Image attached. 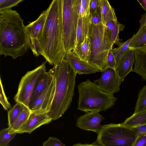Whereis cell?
<instances>
[{"mask_svg": "<svg viewBox=\"0 0 146 146\" xmlns=\"http://www.w3.org/2000/svg\"><path fill=\"white\" fill-rule=\"evenodd\" d=\"M22 104L17 102L8 112V125L10 127L14 123L21 112L24 106Z\"/></svg>", "mask_w": 146, "mask_h": 146, "instance_id": "25", "label": "cell"}, {"mask_svg": "<svg viewBox=\"0 0 146 146\" xmlns=\"http://www.w3.org/2000/svg\"><path fill=\"white\" fill-rule=\"evenodd\" d=\"M47 15V10L43 11L35 21L25 26L27 38L38 39L43 29Z\"/></svg>", "mask_w": 146, "mask_h": 146, "instance_id": "16", "label": "cell"}, {"mask_svg": "<svg viewBox=\"0 0 146 146\" xmlns=\"http://www.w3.org/2000/svg\"><path fill=\"white\" fill-rule=\"evenodd\" d=\"M97 134V142L102 146H134L138 137L122 123L103 125Z\"/></svg>", "mask_w": 146, "mask_h": 146, "instance_id": "6", "label": "cell"}, {"mask_svg": "<svg viewBox=\"0 0 146 146\" xmlns=\"http://www.w3.org/2000/svg\"><path fill=\"white\" fill-rule=\"evenodd\" d=\"M31 112L29 108L24 105L20 114L13 124L9 127L17 133L27 121Z\"/></svg>", "mask_w": 146, "mask_h": 146, "instance_id": "23", "label": "cell"}, {"mask_svg": "<svg viewBox=\"0 0 146 146\" xmlns=\"http://www.w3.org/2000/svg\"><path fill=\"white\" fill-rule=\"evenodd\" d=\"M102 23L105 25L112 20H117L114 9L108 0H100Z\"/></svg>", "mask_w": 146, "mask_h": 146, "instance_id": "20", "label": "cell"}, {"mask_svg": "<svg viewBox=\"0 0 146 146\" xmlns=\"http://www.w3.org/2000/svg\"><path fill=\"white\" fill-rule=\"evenodd\" d=\"M112 49L110 50L108 55V64L109 67L115 70L116 64L115 59L112 52Z\"/></svg>", "mask_w": 146, "mask_h": 146, "instance_id": "35", "label": "cell"}, {"mask_svg": "<svg viewBox=\"0 0 146 146\" xmlns=\"http://www.w3.org/2000/svg\"><path fill=\"white\" fill-rule=\"evenodd\" d=\"M134 62L133 51L129 48L121 56L115 69L122 81L130 72L133 71Z\"/></svg>", "mask_w": 146, "mask_h": 146, "instance_id": "13", "label": "cell"}, {"mask_svg": "<svg viewBox=\"0 0 146 146\" xmlns=\"http://www.w3.org/2000/svg\"><path fill=\"white\" fill-rule=\"evenodd\" d=\"M101 72L100 78L94 82L105 92L113 94L119 92V86L123 81L116 70L108 67Z\"/></svg>", "mask_w": 146, "mask_h": 146, "instance_id": "10", "label": "cell"}, {"mask_svg": "<svg viewBox=\"0 0 146 146\" xmlns=\"http://www.w3.org/2000/svg\"><path fill=\"white\" fill-rule=\"evenodd\" d=\"M17 133L11 128L2 129L0 131V146H9L10 141L14 138Z\"/></svg>", "mask_w": 146, "mask_h": 146, "instance_id": "26", "label": "cell"}, {"mask_svg": "<svg viewBox=\"0 0 146 146\" xmlns=\"http://www.w3.org/2000/svg\"><path fill=\"white\" fill-rule=\"evenodd\" d=\"M135 56L134 72L146 80V46L133 49Z\"/></svg>", "mask_w": 146, "mask_h": 146, "instance_id": "17", "label": "cell"}, {"mask_svg": "<svg viewBox=\"0 0 146 146\" xmlns=\"http://www.w3.org/2000/svg\"><path fill=\"white\" fill-rule=\"evenodd\" d=\"M46 62H43L34 69L28 72L22 77L14 98L16 102L21 103L29 108L36 82L38 77L46 72Z\"/></svg>", "mask_w": 146, "mask_h": 146, "instance_id": "8", "label": "cell"}, {"mask_svg": "<svg viewBox=\"0 0 146 146\" xmlns=\"http://www.w3.org/2000/svg\"><path fill=\"white\" fill-rule=\"evenodd\" d=\"M136 136L138 137L146 135V124L131 128Z\"/></svg>", "mask_w": 146, "mask_h": 146, "instance_id": "33", "label": "cell"}, {"mask_svg": "<svg viewBox=\"0 0 146 146\" xmlns=\"http://www.w3.org/2000/svg\"><path fill=\"white\" fill-rule=\"evenodd\" d=\"M140 26L137 33H139L146 27V13L142 15L139 20Z\"/></svg>", "mask_w": 146, "mask_h": 146, "instance_id": "37", "label": "cell"}, {"mask_svg": "<svg viewBox=\"0 0 146 146\" xmlns=\"http://www.w3.org/2000/svg\"><path fill=\"white\" fill-rule=\"evenodd\" d=\"M0 79V102L4 109L8 110L11 108V105L5 95L1 78Z\"/></svg>", "mask_w": 146, "mask_h": 146, "instance_id": "31", "label": "cell"}, {"mask_svg": "<svg viewBox=\"0 0 146 146\" xmlns=\"http://www.w3.org/2000/svg\"><path fill=\"white\" fill-rule=\"evenodd\" d=\"M92 23L96 25L102 22V16L100 7L95 13L92 16Z\"/></svg>", "mask_w": 146, "mask_h": 146, "instance_id": "34", "label": "cell"}, {"mask_svg": "<svg viewBox=\"0 0 146 146\" xmlns=\"http://www.w3.org/2000/svg\"><path fill=\"white\" fill-rule=\"evenodd\" d=\"M97 111L86 112L84 114L79 117L76 121V126L86 131H90L97 133L103 127L101 122L104 117Z\"/></svg>", "mask_w": 146, "mask_h": 146, "instance_id": "11", "label": "cell"}, {"mask_svg": "<svg viewBox=\"0 0 146 146\" xmlns=\"http://www.w3.org/2000/svg\"><path fill=\"white\" fill-rule=\"evenodd\" d=\"M42 146H66L58 138L50 137L48 139L44 141Z\"/></svg>", "mask_w": 146, "mask_h": 146, "instance_id": "32", "label": "cell"}, {"mask_svg": "<svg viewBox=\"0 0 146 146\" xmlns=\"http://www.w3.org/2000/svg\"><path fill=\"white\" fill-rule=\"evenodd\" d=\"M79 74H90L101 72L77 57L72 51L66 53L64 58Z\"/></svg>", "mask_w": 146, "mask_h": 146, "instance_id": "14", "label": "cell"}, {"mask_svg": "<svg viewBox=\"0 0 146 146\" xmlns=\"http://www.w3.org/2000/svg\"><path fill=\"white\" fill-rule=\"evenodd\" d=\"M47 10L43 30L38 39L42 48V56L50 65H55L65 58L62 26V0H53Z\"/></svg>", "mask_w": 146, "mask_h": 146, "instance_id": "1", "label": "cell"}, {"mask_svg": "<svg viewBox=\"0 0 146 146\" xmlns=\"http://www.w3.org/2000/svg\"><path fill=\"white\" fill-rule=\"evenodd\" d=\"M121 123L131 128L146 124V108L141 111L134 113Z\"/></svg>", "mask_w": 146, "mask_h": 146, "instance_id": "21", "label": "cell"}, {"mask_svg": "<svg viewBox=\"0 0 146 146\" xmlns=\"http://www.w3.org/2000/svg\"><path fill=\"white\" fill-rule=\"evenodd\" d=\"M72 146H102L100 145L96 144L95 143H93L91 144H83L81 143H78L75 144Z\"/></svg>", "mask_w": 146, "mask_h": 146, "instance_id": "39", "label": "cell"}, {"mask_svg": "<svg viewBox=\"0 0 146 146\" xmlns=\"http://www.w3.org/2000/svg\"><path fill=\"white\" fill-rule=\"evenodd\" d=\"M88 36L91 39L92 52L88 63L102 72L109 67L108 55L113 47L110 31L102 22L92 23Z\"/></svg>", "mask_w": 146, "mask_h": 146, "instance_id": "5", "label": "cell"}, {"mask_svg": "<svg viewBox=\"0 0 146 146\" xmlns=\"http://www.w3.org/2000/svg\"><path fill=\"white\" fill-rule=\"evenodd\" d=\"M137 1L146 13V0H137Z\"/></svg>", "mask_w": 146, "mask_h": 146, "instance_id": "40", "label": "cell"}, {"mask_svg": "<svg viewBox=\"0 0 146 146\" xmlns=\"http://www.w3.org/2000/svg\"><path fill=\"white\" fill-rule=\"evenodd\" d=\"M105 25L110 30L111 36L112 45L119 46L122 44L119 38L120 31L123 30L124 26L117 20H112L108 22Z\"/></svg>", "mask_w": 146, "mask_h": 146, "instance_id": "22", "label": "cell"}, {"mask_svg": "<svg viewBox=\"0 0 146 146\" xmlns=\"http://www.w3.org/2000/svg\"><path fill=\"white\" fill-rule=\"evenodd\" d=\"M132 38H131L121 44L117 48L112 50V52L114 56L116 65L121 55L129 48Z\"/></svg>", "mask_w": 146, "mask_h": 146, "instance_id": "29", "label": "cell"}, {"mask_svg": "<svg viewBox=\"0 0 146 146\" xmlns=\"http://www.w3.org/2000/svg\"><path fill=\"white\" fill-rule=\"evenodd\" d=\"M146 108V85L141 89L138 94L134 113L141 111Z\"/></svg>", "mask_w": 146, "mask_h": 146, "instance_id": "27", "label": "cell"}, {"mask_svg": "<svg viewBox=\"0 0 146 146\" xmlns=\"http://www.w3.org/2000/svg\"><path fill=\"white\" fill-rule=\"evenodd\" d=\"M50 76V73L48 71L43 73L38 77L35 83L32 94L29 106L33 104L45 89L48 82Z\"/></svg>", "mask_w": 146, "mask_h": 146, "instance_id": "19", "label": "cell"}, {"mask_svg": "<svg viewBox=\"0 0 146 146\" xmlns=\"http://www.w3.org/2000/svg\"><path fill=\"white\" fill-rule=\"evenodd\" d=\"M132 38L129 49L133 50L146 46V27L140 32L134 34Z\"/></svg>", "mask_w": 146, "mask_h": 146, "instance_id": "24", "label": "cell"}, {"mask_svg": "<svg viewBox=\"0 0 146 146\" xmlns=\"http://www.w3.org/2000/svg\"><path fill=\"white\" fill-rule=\"evenodd\" d=\"M49 71L56 80L54 98L47 114L52 120L58 119L69 108L74 94L77 73L64 58Z\"/></svg>", "mask_w": 146, "mask_h": 146, "instance_id": "3", "label": "cell"}, {"mask_svg": "<svg viewBox=\"0 0 146 146\" xmlns=\"http://www.w3.org/2000/svg\"><path fill=\"white\" fill-rule=\"evenodd\" d=\"M100 7V0H91L90 11L92 16L95 13Z\"/></svg>", "mask_w": 146, "mask_h": 146, "instance_id": "36", "label": "cell"}, {"mask_svg": "<svg viewBox=\"0 0 146 146\" xmlns=\"http://www.w3.org/2000/svg\"><path fill=\"white\" fill-rule=\"evenodd\" d=\"M23 20L17 11H0V54L13 59L22 56L28 50Z\"/></svg>", "mask_w": 146, "mask_h": 146, "instance_id": "2", "label": "cell"}, {"mask_svg": "<svg viewBox=\"0 0 146 146\" xmlns=\"http://www.w3.org/2000/svg\"><path fill=\"white\" fill-rule=\"evenodd\" d=\"M27 40L28 47L31 49L34 55L36 56L40 55L42 56L43 50L38 39L27 38Z\"/></svg>", "mask_w": 146, "mask_h": 146, "instance_id": "28", "label": "cell"}, {"mask_svg": "<svg viewBox=\"0 0 146 146\" xmlns=\"http://www.w3.org/2000/svg\"><path fill=\"white\" fill-rule=\"evenodd\" d=\"M92 23V15L90 13L83 17L79 15L76 31V46L82 43L88 36Z\"/></svg>", "mask_w": 146, "mask_h": 146, "instance_id": "15", "label": "cell"}, {"mask_svg": "<svg viewBox=\"0 0 146 146\" xmlns=\"http://www.w3.org/2000/svg\"><path fill=\"white\" fill-rule=\"evenodd\" d=\"M77 0H62V26L64 46L66 54L76 46L78 14Z\"/></svg>", "mask_w": 146, "mask_h": 146, "instance_id": "7", "label": "cell"}, {"mask_svg": "<svg viewBox=\"0 0 146 146\" xmlns=\"http://www.w3.org/2000/svg\"><path fill=\"white\" fill-rule=\"evenodd\" d=\"M23 0H0V11L11 9L23 1Z\"/></svg>", "mask_w": 146, "mask_h": 146, "instance_id": "30", "label": "cell"}, {"mask_svg": "<svg viewBox=\"0 0 146 146\" xmlns=\"http://www.w3.org/2000/svg\"><path fill=\"white\" fill-rule=\"evenodd\" d=\"M52 120L46 113L31 112L28 119L17 133H31L40 126L50 123Z\"/></svg>", "mask_w": 146, "mask_h": 146, "instance_id": "12", "label": "cell"}, {"mask_svg": "<svg viewBox=\"0 0 146 146\" xmlns=\"http://www.w3.org/2000/svg\"><path fill=\"white\" fill-rule=\"evenodd\" d=\"M72 52L80 59L88 63L92 52L90 38L87 36L82 43L75 47Z\"/></svg>", "mask_w": 146, "mask_h": 146, "instance_id": "18", "label": "cell"}, {"mask_svg": "<svg viewBox=\"0 0 146 146\" xmlns=\"http://www.w3.org/2000/svg\"><path fill=\"white\" fill-rule=\"evenodd\" d=\"M79 98L77 109L85 111H106L115 104L117 98L101 90L89 79L78 86Z\"/></svg>", "mask_w": 146, "mask_h": 146, "instance_id": "4", "label": "cell"}, {"mask_svg": "<svg viewBox=\"0 0 146 146\" xmlns=\"http://www.w3.org/2000/svg\"><path fill=\"white\" fill-rule=\"evenodd\" d=\"M134 146H146V135L138 137Z\"/></svg>", "mask_w": 146, "mask_h": 146, "instance_id": "38", "label": "cell"}, {"mask_svg": "<svg viewBox=\"0 0 146 146\" xmlns=\"http://www.w3.org/2000/svg\"><path fill=\"white\" fill-rule=\"evenodd\" d=\"M49 78L45 89L33 104L29 107L31 112L47 113L51 107L56 88V80L49 71Z\"/></svg>", "mask_w": 146, "mask_h": 146, "instance_id": "9", "label": "cell"}]
</instances>
